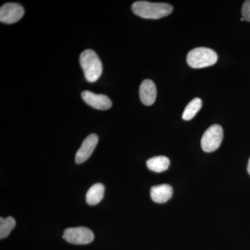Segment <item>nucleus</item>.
I'll use <instances>...</instances> for the list:
<instances>
[{
	"label": "nucleus",
	"mask_w": 250,
	"mask_h": 250,
	"mask_svg": "<svg viewBox=\"0 0 250 250\" xmlns=\"http://www.w3.org/2000/svg\"><path fill=\"white\" fill-rule=\"evenodd\" d=\"M135 15L145 19L157 20L172 14L173 7L166 3H153L146 1H138L132 5Z\"/></svg>",
	"instance_id": "nucleus-1"
},
{
	"label": "nucleus",
	"mask_w": 250,
	"mask_h": 250,
	"mask_svg": "<svg viewBox=\"0 0 250 250\" xmlns=\"http://www.w3.org/2000/svg\"><path fill=\"white\" fill-rule=\"evenodd\" d=\"M81 66L88 82H95L103 73V63L97 54L92 49L83 51L80 55Z\"/></svg>",
	"instance_id": "nucleus-2"
},
{
	"label": "nucleus",
	"mask_w": 250,
	"mask_h": 250,
	"mask_svg": "<svg viewBox=\"0 0 250 250\" xmlns=\"http://www.w3.org/2000/svg\"><path fill=\"white\" fill-rule=\"evenodd\" d=\"M187 61L189 66L192 68H204L214 65L218 61V55L213 49L197 47L189 52Z\"/></svg>",
	"instance_id": "nucleus-3"
},
{
	"label": "nucleus",
	"mask_w": 250,
	"mask_h": 250,
	"mask_svg": "<svg viewBox=\"0 0 250 250\" xmlns=\"http://www.w3.org/2000/svg\"><path fill=\"white\" fill-rule=\"evenodd\" d=\"M223 139V129L220 125H213L205 131L201 140L202 149L212 152L218 149Z\"/></svg>",
	"instance_id": "nucleus-4"
},
{
	"label": "nucleus",
	"mask_w": 250,
	"mask_h": 250,
	"mask_svg": "<svg viewBox=\"0 0 250 250\" xmlns=\"http://www.w3.org/2000/svg\"><path fill=\"white\" fill-rule=\"evenodd\" d=\"M62 238L75 245H87L93 241L94 233L91 230L84 227L67 228L64 231Z\"/></svg>",
	"instance_id": "nucleus-5"
},
{
	"label": "nucleus",
	"mask_w": 250,
	"mask_h": 250,
	"mask_svg": "<svg viewBox=\"0 0 250 250\" xmlns=\"http://www.w3.org/2000/svg\"><path fill=\"white\" fill-rule=\"evenodd\" d=\"M24 14V8L21 5L6 3L0 9V21L5 24H13L19 21Z\"/></svg>",
	"instance_id": "nucleus-6"
},
{
	"label": "nucleus",
	"mask_w": 250,
	"mask_h": 250,
	"mask_svg": "<svg viewBox=\"0 0 250 250\" xmlns=\"http://www.w3.org/2000/svg\"><path fill=\"white\" fill-rule=\"evenodd\" d=\"M82 98L87 104L98 110H108L111 107L112 102L106 95L83 91Z\"/></svg>",
	"instance_id": "nucleus-7"
},
{
	"label": "nucleus",
	"mask_w": 250,
	"mask_h": 250,
	"mask_svg": "<svg viewBox=\"0 0 250 250\" xmlns=\"http://www.w3.org/2000/svg\"><path fill=\"white\" fill-rule=\"evenodd\" d=\"M98 136L94 134H90L88 137L85 138L75 156V161L77 164H83L89 159L98 145Z\"/></svg>",
	"instance_id": "nucleus-8"
},
{
	"label": "nucleus",
	"mask_w": 250,
	"mask_h": 250,
	"mask_svg": "<svg viewBox=\"0 0 250 250\" xmlns=\"http://www.w3.org/2000/svg\"><path fill=\"white\" fill-rule=\"evenodd\" d=\"M156 87L155 83L150 80L143 81L140 86V99L143 104L151 106L155 103L156 98Z\"/></svg>",
	"instance_id": "nucleus-9"
},
{
	"label": "nucleus",
	"mask_w": 250,
	"mask_h": 250,
	"mask_svg": "<svg viewBox=\"0 0 250 250\" xmlns=\"http://www.w3.org/2000/svg\"><path fill=\"white\" fill-rule=\"evenodd\" d=\"M172 187L168 184L155 186L150 190V196L152 200L156 203H165L168 201L172 196Z\"/></svg>",
	"instance_id": "nucleus-10"
},
{
	"label": "nucleus",
	"mask_w": 250,
	"mask_h": 250,
	"mask_svg": "<svg viewBox=\"0 0 250 250\" xmlns=\"http://www.w3.org/2000/svg\"><path fill=\"white\" fill-rule=\"evenodd\" d=\"M104 193V187L103 184L100 183L94 184L87 192L85 200L89 205H98L103 200Z\"/></svg>",
	"instance_id": "nucleus-11"
},
{
	"label": "nucleus",
	"mask_w": 250,
	"mask_h": 250,
	"mask_svg": "<svg viewBox=\"0 0 250 250\" xmlns=\"http://www.w3.org/2000/svg\"><path fill=\"white\" fill-rule=\"evenodd\" d=\"M170 164V160L166 156H155L147 161V167L154 172H162L167 170Z\"/></svg>",
	"instance_id": "nucleus-12"
},
{
	"label": "nucleus",
	"mask_w": 250,
	"mask_h": 250,
	"mask_svg": "<svg viewBox=\"0 0 250 250\" xmlns=\"http://www.w3.org/2000/svg\"><path fill=\"white\" fill-rule=\"evenodd\" d=\"M202 101L201 99L196 98L193 99L185 108L182 115V118L184 121H190L195 115L198 113L202 108Z\"/></svg>",
	"instance_id": "nucleus-13"
},
{
	"label": "nucleus",
	"mask_w": 250,
	"mask_h": 250,
	"mask_svg": "<svg viewBox=\"0 0 250 250\" xmlns=\"http://www.w3.org/2000/svg\"><path fill=\"white\" fill-rule=\"evenodd\" d=\"M16 220L13 217H8L6 218H0V238L4 239L6 238L10 233L16 227Z\"/></svg>",
	"instance_id": "nucleus-14"
},
{
	"label": "nucleus",
	"mask_w": 250,
	"mask_h": 250,
	"mask_svg": "<svg viewBox=\"0 0 250 250\" xmlns=\"http://www.w3.org/2000/svg\"><path fill=\"white\" fill-rule=\"evenodd\" d=\"M242 16L244 21L250 22V0H247L242 6Z\"/></svg>",
	"instance_id": "nucleus-15"
},
{
	"label": "nucleus",
	"mask_w": 250,
	"mask_h": 250,
	"mask_svg": "<svg viewBox=\"0 0 250 250\" xmlns=\"http://www.w3.org/2000/svg\"><path fill=\"white\" fill-rule=\"evenodd\" d=\"M248 173H249V174L250 175V160H249V162H248Z\"/></svg>",
	"instance_id": "nucleus-16"
}]
</instances>
